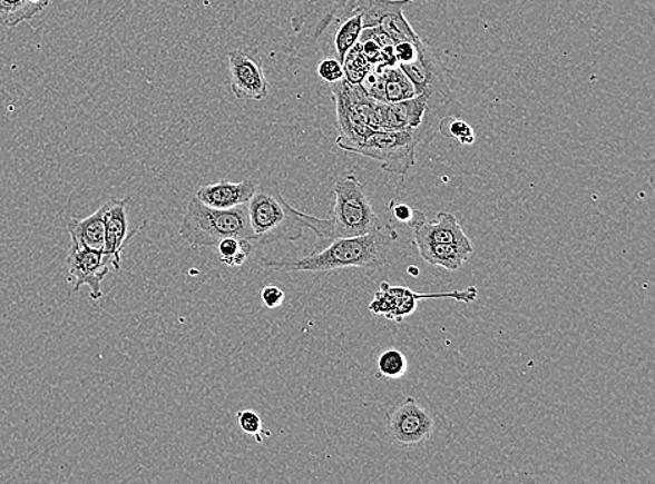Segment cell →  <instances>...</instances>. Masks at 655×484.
<instances>
[{"instance_id": "13", "label": "cell", "mask_w": 655, "mask_h": 484, "mask_svg": "<svg viewBox=\"0 0 655 484\" xmlns=\"http://www.w3.org/2000/svg\"><path fill=\"white\" fill-rule=\"evenodd\" d=\"M257 189L253 180L229 181L223 179L217 184L202 186L196 192V199L203 205L218 210H231V208L246 206Z\"/></svg>"}, {"instance_id": "26", "label": "cell", "mask_w": 655, "mask_h": 484, "mask_svg": "<svg viewBox=\"0 0 655 484\" xmlns=\"http://www.w3.org/2000/svg\"><path fill=\"white\" fill-rule=\"evenodd\" d=\"M261 298L267 309H277V307L283 304L285 294L283 289L278 288V286L267 285L261 290Z\"/></svg>"}, {"instance_id": "21", "label": "cell", "mask_w": 655, "mask_h": 484, "mask_svg": "<svg viewBox=\"0 0 655 484\" xmlns=\"http://www.w3.org/2000/svg\"><path fill=\"white\" fill-rule=\"evenodd\" d=\"M378 371L387 378H401L409 371V360L403 352L395 348H388L378 357Z\"/></svg>"}, {"instance_id": "9", "label": "cell", "mask_w": 655, "mask_h": 484, "mask_svg": "<svg viewBox=\"0 0 655 484\" xmlns=\"http://www.w3.org/2000/svg\"><path fill=\"white\" fill-rule=\"evenodd\" d=\"M387 425L393 442L409 447L427 443L434 428L432 415L411 397L387 412Z\"/></svg>"}, {"instance_id": "16", "label": "cell", "mask_w": 655, "mask_h": 484, "mask_svg": "<svg viewBox=\"0 0 655 484\" xmlns=\"http://www.w3.org/2000/svg\"><path fill=\"white\" fill-rule=\"evenodd\" d=\"M423 261L440 267L446 271H457L470 260L475 246L450 244H431L417 246Z\"/></svg>"}, {"instance_id": "14", "label": "cell", "mask_w": 655, "mask_h": 484, "mask_svg": "<svg viewBox=\"0 0 655 484\" xmlns=\"http://www.w3.org/2000/svg\"><path fill=\"white\" fill-rule=\"evenodd\" d=\"M428 98L417 93L410 100L388 103L383 130H407L416 135L426 118Z\"/></svg>"}, {"instance_id": "1", "label": "cell", "mask_w": 655, "mask_h": 484, "mask_svg": "<svg viewBox=\"0 0 655 484\" xmlns=\"http://www.w3.org/2000/svg\"><path fill=\"white\" fill-rule=\"evenodd\" d=\"M399 233L392 224L374 233L330 241L322 250L311 251L301 258H262V266L281 273H329L344 268H382Z\"/></svg>"}, {"instance_id": "19", "label": "cell", "mask_w": 655, "mask_h": 484, "mask_svg": "<svg viewBox=\"0 0 655 484\" xmlns=\"http://www.w3.org/2000/svg\"><path fill=\"white\" fill-rule=\"evenodd\" d=\"M217 246L219 261H222V264L227 267L244 266L253 250V241L234 238V236H229V238L223 239Z\"/></svg>"}, {"instance_id": "4", "label": "cell", "mask_w": 655, "mask_h": 484, "mask_svg": "<svg viewBox=\"0 0 655 484\" xmlns=\"http://www.w3.org/2000/svg\"><path fill=\"white\" fill-rule=\"evenodd\" d=\"M179 235L195 250L217 246L229 236L253 241L246 206L218 210L203 205L196 196L182 218Z\"/></svg>"}, {"instance_id": "23", "label": "cell", "mask_w": 655, "mask_h": 484, "mask_svg": "<svg viewBox=\"0 0 655 484\" xmlns=\"http://www.w3.org/2000/svg\"><path fill=\"white\" fill-rule=\"evenodd\" d=\"M236 417H238L241 431L250 434V436H255L257 443H263L262 433L266 434L267 437L272 436V433L263 428L262 417L255 411H239Z\"/></svg>"}, {"instance_id": "24", "label": "cell", "mask_w": 655, "mask_h": 484, "mask_svg": "<svg viewBox=\"0 0 655 484\" xmlns=\"http://www.w3.org/2000/svg\"><path fill=\"white\" fill-rule=\"evenodd\" d=\"M317 76L324 82L334 85L344 79V66L338 58L326 57L321 60L317 65Z\"/></svg>"}, {"instance_id": "27", "label": "cell", "mask_w": 655, "mask_h": 484, "mask_svg": "<svg viewBox=\"0 0 655 484\" xmlns=\"http://www.w3.org/2000/svg\"><path fill=\"white\" fill-rule=\"evenodd\" d=\"M393 217L398 221L409 225L412 217H414V208L407 205H395L392 207Z\"/></svg>"}, {"instance_id": "18", "label": "cell", "mask_w": 655, "mask_h": 484, "mask_svg": "<svg viewBox=\"0 0 655 484\" xmlns=\"http://www.w3.org/2000/svg\"><path fill=\"white\" fill-rule=\"evenodd\" d=\"M383 80L384 102L393 103L410 100L416 96V88L400 66H377L373 68Z\"/></svg>"}, {"instance_id": "2", "label": "cell", "mask_w": 655, "mask_h": 484, "mask_svg": "<svg viewBox=\"0 0 655 484\" xmlns=\"http://www.w3.org/2000/svg\"><path fill=\"white\" fill-rule=\"evenodd\" d=\"M333 195L334 205L328 218L307 216L295 210L302 227L311 229L316 235V244L312 251L322 250L335 239L354 238L383 227L365 189L354 174L345 175L335 181Z\"/></svg>"}, {"instance_id": "17", "label": "cell", "mask_w": 655, "mask_h": 484, "mask_svg": "<svg viewBox=\"0 0 655 484\" xmlns=\"http://www.w3.org/2000/svg\"><path fill=\"white\" fill-rule=\"evenodd\" d=\"M51 0H0V26L14 29L49 7Z\"/></svg>"}, {"instance_id": "10", "label": "cell", "mask_w": 655, "mask_h": 484, "mask_svg": "<svg viewBox=\"0 0 655 484\" xmlns=\"http://www.w3.org/2000/svg\"><path fill=\"white\" fill-rule=\"evenodd\" d=\"M69 280L74 285V293H79L82 286L90 288V298H102V283L107 278L109 267H113L111 257L101 250L87 249V247L70 245Z\"/></svg>"}, {"instance_id": "12", "label": "cell", "mask_w": 655, "mask_h": 484, "mask_svg": "<svg viewBox=\"0 0 655 484\" xmlns=\"http://www.w3.org/2000/svg\"><path fill=\"white\" fill-rule=\"evenodd\" d=\"M129 201L130 197H125V199H111L104 205L106 207V246L102 251L111 257L115 271H119L123 264L125 246L140 230L130 227Z\"/></svg>"}, {"instance_id": "7", "label": "cell", "mask_w": 655, "mask_h": 484, "mask_svg": "<svg viewBox=\"0 0 655 484\" xmlns=\"http://www.w3.org/2000/svg\"><path fill=\"white\" fill-rule=\"evenodd\" d=\"M477 298L476 286H470L465 290H451V293L418 294L405 286H392L383 280L369 305V312L374 316H384L388 320L401 323L405 317L414 315L418 302L423 299H454L460 304L470 305Z\"/></svg>"}, {"instance_id": "8", "label": "cell", "mask_w": 655, "mask_h": 484, "mask_svg": "<svg viewBox=\"0 0 655 484\" xmlns=\"http://www.w3.org/2000/svg\"><path fill=\"white\" fill-rule=\"evenodd\" d=\"M229 88L236 100L261 101L270 92L263 60L256 52L235 49L227 55Z\"/></svg>"}, {"instance_id": "28", "label": "cell", "mask_w": 655, "mask_h": 484, "mask_svg": "<svg viewBox=\"0 0 655 484\" xmlns=\"http://www.w3.org/2000/svg\"><path fill=\"white\" fill-rule=\"evenodd\" d=\"M407 271H409L412 275V277H418V275H420V269H418L417 267H409Z\"/></svg>"}, {"instance_id": "22", "label": "cell", "mask_w": 655, "mask_h": 484, "mask_svg": "<svg viewBox=\"0 0 655 484\" xmlns=\"http://www.w3.org/2000/svg\"><path fill=\"white\" fill-rule=\"evenodd\" d=\"M438 131H442L446 137L456 139L462 146H471L476 141L475 130H472L471 126L457 117L444 118L439 124Z\"/></svg>"}, {"instance_id": "20", "label": "cell", "mask_w": 655, "mask_h": 484, "mask_svg": "<svg viewBox=\"0 0 655 484\" xmlns=\"http://www.w3.org/2000/svg\"><path fill=\"white\" fill-rule=\"evenodd\" d=\"M344 80L351 86L361 85L373 66L363 57L360 42L352 47L351 51L344 58Z\"/></svg>"}, {"instance_id": "25", "label": "cell", "mask_w": 655, "mask_h": 484, "mask_svg": "<svg viewBox=\"0 0 655 484\" xmlns=\"http://www.w3.org/2000/svg\"><path fill=\"white\" fill-rule=\"evenodd\" d=\"M420 42L403 41L394 43V55L395 59H398V63L403 65L414 62L418 58V43Z\"/></svg>"}, {"instance_id": "11", "label": "cell", "mask_w": 655, "mask_h": 484, "mask_svg": "<svg viewBox=\"0 0 655 484\" xmlns=\"http://www.w3.org/2000/svg\"><path fill=\"white\" fill-rule=\"evenodd\" d=\"M409 227L412 229V245L450 244L475 246L453 214L439 213L437 221L428 223L426 214L414 211Z\"/></svg>"}, {"instance_id": "5", "label": "cell", "mask_w": 655, "mask_h": 484, "mask_svg": "<svg viewBox=\"0 0 655 484\" xmlns=\"http://www.w3.org/2000/svg\"><path fill=\"white\" fill-rule=\"evenodd\" d=\"M253 244L273 245L299 240L304 233L296 208L275 187L257 186L246 205Z\"/></svg>"}, {"instance_id": "15", "label": "cell", "mask_w": 655, "mask_h": 484, "mask_svg": "<svg viewBox=\"0 0 655 484\" xmlns=\"http://www.w3.org/2000/svg\"><path fill=\"white\" fill-rule=\"evenodd\" d=\"M68 233L71 245L102 251L106 246V207L102 205L91 216L82 219L70 218Z\"/></svg>"}, {"instance_id": "3", "label": "cell", "mask_w": 655, "mask_h": 484, "mask_svg": "<svg viewBox=\"0 0 655 484\" xmlns=\"http://www.w3.org/2000/svg\"><path fill=\"white\" fill-rule=\"evenodd\" d=\"M409 77L417 93H426L428 106L420 130L414 135L418 142H429L438 134L439 124L444 118H460L461 108L454 92V79L437 53L426 42L418 43V58L414 62L399 65Z\"/></svg>"}, {"instance_id": "6", "label": "cell", "mask_w": 655, "mask_h": 484, "mask_svg": "<svg viewBox=\"0 0 655 484\" xmlns=\"http://www.w3.org/2000/svg\"><path fill=\"white\" fill-rule=\"evenodd\" d=\"M417 137L407 130H378L352 152L381 164L384 172L405 176L416 165Z\"/></svg>"}]
</instances>
